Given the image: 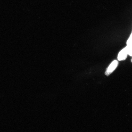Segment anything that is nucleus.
Here are the masks:
<instances>
[{"label":"nucleus","mask_w":132,"mask_h":132,"mask_svg":"<svg viewBox=\"0 0 132 132\" xmlns=\"http://www.w3.org/2000/svg\"><path fill=\"white\" fill-rule=\"evenodd\" d=\"M118 65V61L114 60L113 61L107 69L105 72V75L107 76L110 75L117 68Z\"/></svg>","instance_id":"obj_1"},{"label":"nucleus","mask_w":132,"mask_h":132,"mask_svg":"<svg viewBox=\"0 0 132 132\" xmlns=\"http://www.w3.org/2000/svg\"><path fill=\"white\" fill-rule=\"evenodd\" d=\"M128 54L126 47H125L120 51L118 55V61H121L125 60L127 57Z\"/></svg>","instance_id":"obj_2"},{"label":"nucleus","mask_w":132,"mask_h":132,"mask_svg":"<svg viewBox=\"0 0 132 132\" xmlns=\"http://www.w3.org/2000/svg\"><path fill=\"white\" fill-rule=\"evenodd\" d=\"M126 47L128 55L132 57V44L127 45Z\"/></svg>","instance_id":"obj_3"},{"label":"nucleus","mask_w":132,"mask_h":132,"mask_svg":"<svg viewBox=\"0 0 132 132\" xmlns=\"http://www.w3.org/2000/svg\"><path fill=\"white\" fill-rule=\"evenodd\" d=\"M126 44L127 45L132 44V31L127 41Z\"/></svg>","instance_id":"obj_4"},{"label":"nucleus","mask_w":132,"mask_h":132,"mask_svg":"<svg viewBox=\"0 0 132 132\" xmlns=\"http://www.w3.org/2000/svg\"><path fill=\"white\" fill-rule=\"evenodd\" d=\"M131 62H132V60H131Z\"/></svg>","instance_id":"obj_5"}]
</instances>
